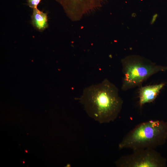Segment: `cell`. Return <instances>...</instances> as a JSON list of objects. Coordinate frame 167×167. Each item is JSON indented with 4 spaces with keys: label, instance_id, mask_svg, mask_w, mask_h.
Wrapping results in <instances>:
<instances>
[{
    "label": "cell",
    "instance_id": "1",
    "mask_svg": "<svg viewBox=\"0 0 167 167\" xmlns=\"http://www.w3.org/2000/svg\"><path fill=\"white\" fill-rule=\"evenodd\" d=\"M79 101L88 115L100 124L116 120L123 103L118 88L106 79L85 88Z\"/></svg>",
    "mask_w": 167,
    "mask_h": 167
},
{
    "label": "cell",
    "instance_id": "2",
    "mask_svg": "<svg viewBox=\"0 0 167 167\" xmlns=\"http://www.w3.org/2000/svg\"><path fill=\"white\" fill-rule=\"evenodd\" d=\"M167 141V122L150 120L137 125L123 138L119 149L135 150L156 148Z\"/></svg>",
    "mask_w": 167,
    "mask_h": 167
},
{
    "label": "cell",
    "instance_id": "3",
    "mask_svg": "<svg viewBox=\"0 0 167 167\" xmlns=\"http://www.w3.org/2000/svg\"><path fill=\"white\" fill-rule=\"evenodd\" d=\"M121 63L123 75L121 88L123 91L140 86L153 75L167 70V66L156 64L137 55L126 56L121 59Z\"/></svg>",
    "mask_w": 167,
    "mask_h": 167
},
{
    "label": "cell",
    "instance_id": "4",
    "mask_svg": "<svg viewBox=\"0 0 167 167\" xmlns=\"http://www.w3.org/2000/svg\"><path fill=\"white\" fill-rule=\"evenodd\" d=\"M114 164L117 167H166L167 160L155 149H141L121 156Z\"/></svg>",
    "mask_w": 167,
    "mask_h": 167
},
{
    "label": "cell",
    "instance_id": "5",
    "mask_svg": "<svg viewBox=\"0 0 167 167\" xmlns=\"http://www.w3.org/2000/svg\"><path fill=\"white\" fill-rule=\"evenodd\" d=\"M73 21L80 20L86 15L100 8L103 0H55Z\"/></svg>",
    "mask_w": 167,
    "mask_h": 167
},
{
    "label": "cell",
    "instance_id": "6",
    "mask_svg": "<svg viewBox=\"0 0 167 167\" xmlns=\"http://www.w3.org/2000/svg\"><path fill=\"white\" fill-rule=\"evenodd\" d=\"M161 83L153 85L141 86L139 92V105L140 108L144 105L153 102L165 85Z\"/></svg>",
    "mask_w": 167,
    "mask_h": 167
},
{
    "label": "cell",
    "instance_id": "7",
    "mask_svg": "<svg viewBox=\"0 0 167 167\" xmlns=\"http://www.w3.org/2000/svg\"><path fill=\"white\" fill-rule=\"evenodd\" d=\"M31 19L33 26L39 31H43L48 27L47 14L37 8L33 9Z\"/></svg>",
    "mask_w": 167,
    "mask_h": 167
},
{
    "label": "cell",
    "instance_id": "8",
    "mask_svg": "<svg viewBox=\"0 0 167 167\" xmlns=\"http://www.w3.org/2000/svg\"><path fill=\"white\" fill-rule=\"evenodd\" d=\"M41 0H27L28 6L32 9L37 8Z\"/></svg>",
    "mask_w": 167,
    "mask_h": 167
}]
</instances>
